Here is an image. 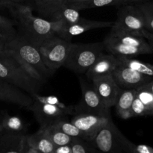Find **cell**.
Returning a JSON list of instances; mask_svg holds the SVG:
<instances>
[{
    "instance_id": "obj_1",
    "label": "cell",
    "mask_w": 153,
    "mask_h": 153,
    "mask_svg": "<svg viewBox=\"0 0 153 153\" xmlns=\"http://www.w3.org/2000/svg\"><path fill=\"white\" fill-rule=\"evenodd\" d=\"M8 9L17 28V35L22 37L38 49L47 39L55 35L57 28L61 25L60 21L51 22L33 14L32 4H8L4 6Z\"/></svg>"
},
{
    "instance_id": "obj_2",
    "label": "cell",
    "mask_w": 153,
    "mask_h": 153,
    "mask_svg": "<svg viewBox=\"0 0 153 153\" xmlns=\"http://www.w3.org/2000/svg\"><path fill=\"white\" fill-rule=\"evenodd\" d=\"M4 51L11 55L34 79L42 84L46 83L55 73L44 64L38 49L19 35L6 42Z\"/></svg>"
},
{
    "instance_id": "obj_3",
    "label": "cell",
    "mask_w": 153,
    "mask_h": 153,
    "mask_svg": "<svg viewBox=\"0 0 153 153\" xmlns=\"http://www.w3.org/2000/svg\"><path fill=\"white\" fill-rule=\"evenodd\" d=\"M31 97L34 102L28 110L32 111L40 127L48 126L61 120H67L68 115L76 113L73 106L66 105L54 96L43 97L33 94Z\"/></svg>"
},
{
    "instance_id": "obj_4",
    "label": "cell",
    "mask_w": 153,
    "mask_h": 153,
    "mask_svg": "<svg viewBox=\"0 0 153 153\" xmlns=\"http://www.w3.org/2000/svg\"><path fill=\"white\" fill-rule=\"evenodd\" d=\"M0 79L13 84L31 95L38 94L43 85L34 79L7 52L0 53Z\"/></svg>"
},
{
    "instance_id": "obj_5",
    "label": "cell",
    "mask_w": 153,
    "mask_h": 153,
    "mask_svg": "<svg viewBox=\"0 0 153 153\" xmlns=\"http://www.w3.org/2000/svg\"><path fill=\"white\" fill-rule=\"evenodd\" d=\"M105 52L102 42L94 43H71L68 56L63 67L78 74L85 73Z\"/></svg>"
},
{
    "instance_id": "obj_6",
    "label": "cell",
    "mask_w": 153,
    "mask_h": 153,
    "mask_svg": "<svg viewBox=\"0 0 153 153\" xmlns=\"http://www.w3.org/2000/svg\"><path fill=\"white\" fill-rule=\"evenodd\" d=\"M91 143L100 152L111 153H132L134 144L120 131L111 117Z\"/></svg>"
},
{
    "instance_id": "obj_7",
    "label": "cell",
    "mask_w": 153,
    "mask_h": 153,
    "mask_svg": "<svg viewBox=\"0 0 153 153\" xmlns=\"http://www.w3.org/2000/svg\"><path fill=\"white\" fill-rule=\"evenodd\" d=\"M70 45L71 41L64 40L55 34L42 43L38 50L46 67L55 72L66 62Z\"/></svg>"
},
{
    "instance_id": "obj_8",
    "label": "cell",
    "mask_w": 153,
    "mask_h": 153,
    "mask_svg": "<svg viewBox=\"0 0 153 153\" xmlns=\"http://www.w3.org/2000/svg\"><path fill=\"white\" fill-rule=\"evenodd\" d=\"M111 31H126L140 36L145 29V20L143 13L137 4H124L120 7L117 17L113 23Z\"/></svg>"
},
{
    "instance_id": "obj_9",
    "label": "cell",
    "mask_w": 153,
    "mask_h": 153,
    "mask_svg": "<svg viewBox=\"0 0 153 153\" xmlns=\"http://www.w3.org/2000/svg\"><path fill=\"white\" fill-rule=\"evenodd\" d=\"M82 89V100L75 108L76 114L88 113L111 117V108L101 100L94 85L88 84L82 77H79Z\"/></svg>"
},
{
    "instance_id": "obj_10",
    "label": "cell",
    "mask_w": 153,
    "mask_h": 153,
    "mask_svg": "<svg viewBox=\"0 0 153 153\" xmlns=\"http://www.w3.org/2000/svg\"><path fill=\"white\" fill-rule=\"evenodd\" d=\"M110 118L94 114L81 113L76 114L71 122L85 134L86 140L91 142Z\"/></svg>"
},
{
    "instance_id": "obj_11",
    "label": "cell",
    "mask_w": 153,
    "mask_h": 153,
    "mask_svg": "<svg viewBox=\"0 0 153 153\" xmlns=\"http://www.w3.org/2000/svg\"><path fill=\"white\" fill-rule=\"evenodd\" d=\"M112 76L122 89H136L153 79L152 76L139 73L122 64L115 69Z\"/></svg>"
},
{
    "instance_id": "obj_12",
    "label": "cell",
    "mask_w": 153,
    "mask_h": 153,
    "mask_svg": "<svg viewBox=\"0 0 153 153\" xmlns=\"http://www.w3.org/2000/svg\"><path fill=\"white\" fill-rule=\"evenodd\" d=\"M114 22L110 21H96L82 18L80 21L70 25H60L55 31V34L68 41H71L75 36L85 33L86 31L97 28H111Z\"/></svg>"
},
{
    "instance_id": "obj_13",
    "label": "cell",
    "mask_w": 153,
    "mask_h": 153,
    "mask_svg": "<svg viewBox=\"0 0 153 153\" xmlns=\"http://www.w3.org/2000/svg\"><path fill=\"white\" fill-rule=\"evenodd\" d=\"M92 82L104 104L110 108L115 106L123 89L117 85L112 74L94 79Z\"/></svg>"
},
{
    "instance_id": "obj_14",
    "label": "cell",
    "mask_w": 153,
    "mask_h": 153,
    "mask_svg": "<svg viewBox=\"0 0 153 153\" xmlns=\"http://www.w3.org/2000/svg\"><path fill=\"white\" fill-rule=\"evenodd\" d=\"M0 101L28 109L34 100L31 94L22 88L0 79Z\"/></svg>"
},
{
    "instance_id": "obj_15",
    "label": "cell",
    "mask_w": 153,
    "mask_h": 153,
    "mask_svg": "<svg viewBox=\"0 0 153 153\" xmlns=\"http://www.w3.org/2000/svg\"><path fill=\"white\" fill-rule=\"evenodd\" d=\"M120 64L117 57L112 54L103 53L85 73L87 77L93 81L102 76L111 75Z\"/></svg>"
},
{
    "instance_id": "obj_16",
    "label": "cell",
    "mask_w": 153,
    "mask_h": 153,
    "mask_svg": "<svg viewBox=\"0 0 153 153\" xmlns=\"http://www.w3.org/2000/svg\"><path fill=\"white\" fill-rule=\"evenodd\" d=\"M26 134L6 131L0 134V153H25Z\"/></svg>"
},
{
    "instance_id": "obj_17",
    "label": "cell",
    "mask_w": 153,
    "mask_h": 153,
    "mask_svg": "<svg viewBox=\"0 0 153 153\" xmlns=\"http://www.w3.org/2000/svg\"><path fill=\"white\" fill-rule=\"evenodd\" d=\"M68 0H34L33 8L40 17L55 22L56 16L67 4Z\"/></svg>"
},
{
    "instance_id": "obj_18",
    "label": "cell",
    "mask_w": 153,
    "mask_h": 153,
    "mask_svg": "<svg viewBox=\"0 0 153 153\" xmlns=\"http://www.w3.org/2000/svg\"><path fill=\"white\" fill-rule=\"evenodd\" d=\"M102 43L105 52H107V53H110L114 55L134 57L137 56V55L148 54L146 51L140 49V48L127 46L120 42L117 41L116 40L111 37L109 35L106 36Z\"/></svg>"
},
{
    "instance_id": "obj_19",
    "label": "cell",
    "mask_w": 153,
    "mask_h": 153,
    "mask_svg": "<svg viewBox=\"0 0 153 153\" xmlns=\"http://www.w3.org/2000/svg\"><path fill=\"white\" fill-rule=\"evenodd\" d=\"M27 143L31 147L40 153H53L55 146L45 133L44 128L40 127L37 132L26 135Z\"/></svg>"
},
{
    "instance_id": "obj_20",
    "label": "cell",
    "mask_w": 153,
    "mask_h": 153,
    "mask_svg": "<svg viewBox=\"0 0 153 153\" xmlns=\"http://www.w3.org/2000/svg\"><path fill=\"white\" fill-rule=\"evenodd\" d=\"M136 89H123L115 105L116 113L120 118L129 119L131 116V105L136 96Z\"/></svg>"
},
{
    "instance_id": "obj_21",
    "label": "cell",
    "mask_w": 153,
    "mask_h": 153,
    "mask_svg": "<svg viewBox=\"0 0 153 153\" xmlns=\"http://www.w3.org/2000/svg\"><path fill=\"white\" fill-rule=\"evenodd\" d=\"M119 60L120 63L123 65L127 66L136 71L144 75L152 76L153 77V65L147 63L142 62L137 59L132 58V57L122 56V55H116Z\"/></svg>"
},
{
    "instance_id": "obj_22",
    "label": "cell",
    "mask_w": 153,
    "mask_h": 153,
    "mask_svg": "<svg viewBox=\"0 0 153 153\" xmlns=\"http://www.w3.org/2000/svg\"><path fill=\"white\" fill-rule=\"evenodd\" d=\"M127 4L128 3L126 0H90V1H84V2L71 3V4H67L80 10L105 7V6H122Z\"/></svg>"
},
{
    "instance_id": "obj_23",
    "label": "cell",
    "mask_w": 153,
    "mask_h": 153,
    "mask_svg": "<svg viewBox=\"0 0 153 153\" xmlns=\"http://www.w3.org/2000/svg\"><path fill=\"white\" fill-rule=\"evenodd\" d=\"M43 128H44L46 135L49 137L51 141L55 144V146L70 144L73 139V137L63 132L62 131L52 125Z\"/></svg>"
},
{
    "instance_id": "obj_24",
    "label": "cell",
    "mask_w": 153,
    "mask_h": 153,
    "mask_svg": "<svg viewBox=\"0 0 153 153\" xmlns=\"http://www.w3.org/2000/svg\"><path fill=\"white\" fill-rule=\"evenodd\" d=\"M82 18L79 14V10L67 4L57 15L55 22L60 21L61 22V25H70L78 22Z\"/></svg>"
},
{
    "instance_id": "obj_25",
    "label": "cell",
    "mask_w": 153,
    "mask_h": 153,
    "mask_svg": "<svg viewBox=\"0 0 153 153\" xmlns=\"http://www.w3.org/2000/svg\"><path fill=\"white\" fill-rule=\"evenodd\" d=\"M13 20L0 15V37L5 42L9 41L17 35Z\"/></svg>"
},
{
    "instance_id": "obj_26",
    "label": "cell",
    "mask_w": 153,
    "mask_h": 153,
    "mask_svg": "<svg viewBox=\"0 0 153 153\" xmlns=\"http://www.w3.org/2000/svg\"><path fill=\"white\" fill-rule=\"evenodd\" d=\"M70 145L73 153H94L100 152L91 142L79 137H73Z\"/></svg>"
},
{
    "instance_id": "obj_27",
    "label": "cell",
    "mask_w": 153,
    "mask_h": 153,
    "mask_svg": "<svg viewBox=\"0 0 153 153\" xmlns=\"http://www.w3.org/2000/svg\"><path fill=\"white\" fill-rule=\"evenodd\" d=\"M52 126L56 127L57 128L71 137H79L86 140L85 134L73 123L67 121V120H61L57 121L55 123L52 124Z\"/></svg>"
},
{
    "instance_id": "obj_28",
    "label": "cell",
    "mask_w": 153,
    "mask_h": 153,
    "mask_svg": "<svg viewBox=\"0 0 153 153\" xmlns=\"http://www.w3.org/2000/svg\"><path fill=\"white\" fill-rule=\"evenodd\" d=\"M2 127L6 131H14L25 134L26 127L23 121L17 117L6 116L2 123Z\"/></svg>"
},
{
    "instance_id": "obj_29",
    "label": "cell",
    "mask_w": 153,
    "mask_h": 153,
    "mask_svg": "<svg viewBox=\"0 0 153 153\" xmlns=\"http://www.w3.org/2000/svg\"><path fill=\"white\" fill-rule=\"evenodd\" d=\"M137 5L143 13L145 28L149 31H153V1H142L137 4Z\"/></svg>"
},
{
    "instance_id": "obj_30",
    "label": "cell",
    "mask_w": 153,
    "mask_h": 153,
    "mask_svg": "<svg viewBox=\"0 0 153 153\" xmlns=\"http://www.w3.org/2000/svg\"><path fill=\"white\" fill-rule=\"evenodd\" d=\"M136 96L140 99L147 109V115H150V112L153 108V94L143 86L136 88Z\"/></svg>"
},
{
    "instance_id": "obj_31",
    "label": "cell",
    "mask_w": 153,
    "mask_h": 153,
    "mask_svg": "<svg viewBox=\"0 0 153 153\" xmlns=\"http://www.w3.org/2000/svg\"><path fill=\"white\" fill-rule=\"evenodd\" d=\"M136 94H137V93H136ZM131 112L132 117H134L145 116V115H147V109H146V106H145L144 104L140 101V100L137 97V96H135L134 101H133L132 105H131Z\"/></svg>"
},
{
    "instance_id": "obj_32",
    "label": "cell",
    "mask_w": 153,
    "mask_h": 153,
    "mask_svg": "<svg viewBox=\"0 0 153 153\" xmlns=\"http://www.w3.org/2000/svg\"><path fill=\"white\" fill-rule=\"evenodd\" d=\"M132 153H153V147L144 144H134Z\"/></svg>"
},
{
    "instance_id": "obj_33",
    "label": "cell",
    "mask_w": 153,
    "mask_h": 153,
    "mask_svg": "<svg viewBox=\"0 0 153 153\" xmlns=\"http://www.w3.org/2000/svg\"><path fill=\"white\" fill-rule=\"evenodd\" d=\"M34 0H0V4L4 6L8 4H32Z\"/></svg>"
},
{
    "instance_id": "obj_34",
    "label": "cell",
    "mask_w": 153,
    "mask_h": 153,
    "mask_svg": "<svg viewBox=\"0 0 153 153\" xmlns=\"http://www.w3.org/2000/svg\"><path fill=\"white\" fill-rule=\"evenodd\" d=\"M140 37H143L147 40V42L149 43L153 51V31H149L145 28L140 32Z\"/></svg>"
},
{
    "instance_id": "obj_35",
    "label": "cell",
    "mask_w": 153,
    "mask_h": 153,
    "mask_svg": "<svg viewBox=\"0 0 153 153\" xmlns=\"http://www.w3.org/2000/svg\"><path fill=\"white\" fill-rule=\"evenodd\" d=\"M53 153H73L71 145L67 144L55 146Z\"/></svg>"
},
{
    "instance_id": "obj_36",
    "label": "cell",
    "mask_w": 153,
    "mask_h": 153,
    "mask_svg": "<svg viewBox=\"0 0 153 153\" xmlns=\"http://www.w3.org/2000/svg\"><path fill=\"white\" fill-rule=\"evenodd\" d=\"M143 88H145L146 89H147L148 91H149L150 92H152L153 94V79L150 82H149L148 83L145 84V85H142Z\"/></svg>"
},
{
    "instance_id": "obj_37",
    "label": "cell",
    "mask_w": 153,
    "mask_h": 153,
    "mask_svg": "<svg viewBox=\"0 0 153 153\" xmlns=\"http://www.w3.org/2000/svg\"><path fill=\"white\" fill-rule=\"evenodd\" d=\"M5 43L6 42L0 37V53H3V52H5L4 51V45H5Z\"/></svg>"
},
{
    "instance_id": "obj_38",
    "label": "cell",
    "mask_w": 153,
    "mask_h": 153,
    "mask_svg": "<svg viewBox=\"0 0 153 153\" xmlns=\"http://www.w3.org/2000/svg\"><path fill=\"white\" fill-rule=\"evenodd\" d=\"M90 1V0H68V2L67 4H71V3H80V2H84V1Z\"/></svg>"
},
{
    "instance_id": "obj_39",
    "label": "cell",
    "mask_w": 153,
    "mask_h": 153,
    "mask_svg": "<svg viewBox=\"0 0 153 153\" xmlns=\"http://www.w3.org/2000/svg\"><path fill=\"white\" fill-rule=\"evenodd\" d=\"M126 2L128 3V4H129V3H132V2L139 3V2H142V1H149V0H126Z\"/></svg>"
},
{
    "instance_id": "obj_40",
    "label": "cell",
    "mask_w": 153,
    "mask_h": 153,
    "mask_svg": "<svg viewBox=\"0 0 153 153\" xmlns=\"http://www.w3.org/2000/svg\"><path fill=\"white\" fill-rule=\"evenodd\" d=\"M150 115H153V108H152V111H151V112H150Z\"/></svg>"
}]
</instances>
